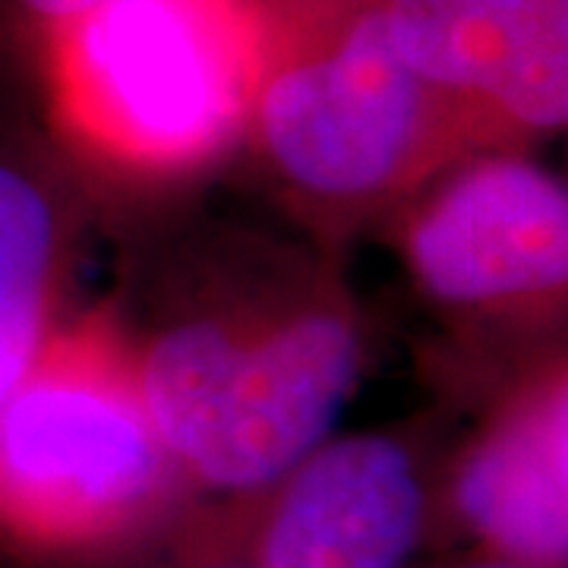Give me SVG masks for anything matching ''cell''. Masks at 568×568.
<instances>
[{
	"mask_svg": "<svg viewBox=\"0 0 568 568\" xmlns=\"http://www.w3.org/2000/svg\"><path fill=\"white\" fill-rule=\"evenodd\" d=\"M203 568H237V566H203Z\"/></svg>",
	"mask_w": 568,
	"mask_h": 568,
	"instance_id": "cell-13",
	"label": "cell"
},
{
	"mask_svg": "<svg viewBox=\"0 0 568 568\" xmlns=\"http://www.w3.org/2000/svg\"><path fill=\"white\" fill-rule=\"evenodd\" d=\"M61 275L58 205L17 149L0 142V402L54 338Z\"/></svg>",
	"mask_w": 568,
	"mask_h": 568,
	"instance_id": "cell-9",
	"label": "cell"
},
{
	"mask_svg": "<svg viewBox=\"0 0 568 568\" xmlns=\"http://www.w3.org/2000/svg\"><path fill=\"white\" fill-rule=\"evenodd\" d=\"M458 568H537V566H525V562H508V559H496V556H480L474 562H465Z\"/></svg>",
	"mask_w": 568,
	"mask_h": 568,
	"instance_id": "cell-12",
	"label": "cell"
},
{
	"mask_svg": "<svg viewBox=\"0 0 568 568\" xmlns=\"http://www.w3.org/2000/svg\"><path fill=\"white\" fill-rule=\"evenodd\" d=\"M237 568H405L424 537L420 470L398 439H325L260 493Z\"/></svg>",
	"mask_w": 568,
	"mask_h": 568,
	"instance_id": "cell-6",
	"label": "cell"
},
{
	"mask_svg": "<svg viewBox=\"0 0 568 568\" xmlns=\"http://www.w3.org/2000/svg\"><path fill=\"white\" fill-rule=\"evenodd\" d=\"M178 484L133 357L99 332H54L0 402V549L36 562L114 552L162 521Z\"/></svg>",
	"mask_w": 568,
	"mask_h": 568,
	"instance_id": "cell-2",
	"label": "cell"
},
{
	"mask_svg": "<svg viewBox=\"0 0 568 568\" xmlns=\"http://www.w3.org/2000/svg\"><path fill=\"white\" fill-rule=\"evenodd\" d=\"M246 3L263 29H282V26L328 20L347 10H361V7H376L383 0H246Z\"/></svg>",
	"mask_w": 568,
	"mask_h": 568,
	"instance_id": "cell-10",
	"label": "cell"
},
{
	"mask_svg": "<svg viewBox=\"0 0 568 568\" xmlns=\"http://www.w3.org/2000/svg\"><path fill=\"white\" fill-rule=\"evenodd\" d=\"M361 361L345 306L297 301L178 320L133 366L181 484L260 496L332 439Z\"/></svg>",
	"mask_w": 568,
	"mask_h": 568,
	"instance_id": "cell-1",
	"label": "cell"
},
{
	"mask_svg": "<svg viewBox=\"0 0 568 568\" xmlns=\"http://www.w3.org/2000/svg\"><path fill=\"white\" fill-rule=\"evenodd\" d=\"M402 61L493 140L568 121V0H383Z\"/></svg>",
	"mask_w": 568,
	"mask_h": 568,
	"instance_id": "cell-7",
	"label": "cell"
},
{
	"mask_svg": "<svg viewBox=\"0 0 568 568\" xmlns=\"http://www.w3.org/2000/svg\"><path fill=\"white\" fill-rule=\"evenodd\" d=\"M48 36L61 114L114 162L183 171L250 123L263 32L246 0H102Z\"/></svg>",
	"mask_w": 568,
	"mask_h": 568,
	"instance_id": "cell-4",
	"label": "cell"
},
{
	"mask_svg": "<svg viewBox=\"0 0 568 568\" xmlns=\"http://www.w3.org/2000/svg\"><path fill=\"white\" fill-rule=\"evenodd\" d=\"M452 508L484 556L537 568L568 559V386L556 369L499 407L452 477Z\"/></svg>",
	"mask_w": 568,
	"mask_h": 568,
	"instance_id": "cell-8",
	"label": "cell"
},
{
	"mask_svg": "<svg viewBox=\"0 0 568 568\" xmlns=\"http://www.w3.org/2000/svg\"><path fill=\"white\" fill-rule=\"evenodd\" d=\"M102 0H0V7L10 10L17 20L41 26L44 32H54L67 22L80 20L82 13H89Z\"/></svg>",
	"mask_w": 568,
	"mask_h": 568,
	"instance_id": "cell-11",
	"label": "cell"
},
{
	"mask_svg": "<svg viewBox=\"0 0 568 568\" xmlns=\"http://www.w3.org/2000/svg\"><path fill=\"white\" fill-rule=\"evenodd\" d=\"M250 123L284 181L323 203L386 200L493 140L402 61L383 3L265 32Z\"/></svg>",
	"mask_w": 568,
	"mask_h": 568,
	"instance_id": "cell-3",
	"label": "cell"
},
{
	"mask_svg": "<svg viewBox=\"0 0 568 568\" xmlns=\"http://www.w3.org/2000/svg\"><path fill=\"white\" fill-rule=\"evenodd\" d=\"M405 256L426 297L446 306L493 310L562 297L566 183L525 155H480L417 205Z\"/></svg>",
	"mask_w": 568,
	"mask_h": 568,
	"instance_id": "cell-5",
	"label": "cell"
}]
</instances>
